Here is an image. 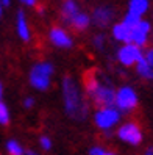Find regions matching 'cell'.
<instances>
[{"label":"cell","mask_w":153,"mask_h":155,"mask_svg":"<svg viewBox=\"0 0 153 155\" xmlns=\"http://www.w3.org/2000/svg\"><path fill=\"white\" fill-rule=\"evenodd\" d=\"M62 96H64V108L66 113L74 119L81 121L88 114V107L80 96L78 86L70 77H66L62 81Z\"/></svg>","instance_id":"6da1fadb"},{"label":"cell","mask_w":153,"mask_h":155,"mask_svg":"<svg viewBox=\"0 0 153 155\" xmlns=\"http://www.w3.org/2000/svg\"><path fill=\"white\" fill-rule=\"evenodd\" d=\"M53 72V66L49 63H39L30 72V83L41 91L47 89L50 85V75Z\"/></svg>","instance_id":"7a4b0ae2"},{"label":"cell","mask_w":153,"mask_h":155,"mask_svg":"<svg viewBox=\"0 0 153 155\" xmlns=\"http://www.w3.org/2000/svg\"><path fill=\"white\" fill-rule=\"evenodd\" d=\"M91 97L94 99V104L100 108H113L116 105V93L110 86L98 85Z\"/></svg>","instance_id":"3957f363"},{"label":"cell","mask_w":153,"mask_h":155,"mask_svg":"<svg viewBox=\"0 0 153 155\" xmlns=\"http://www.w3.org/2000/svg\"><path fill=\"white\" fill-rule=\"evenodd\" d=\"M119 119H120V113L114 110V108H102L95 114V124L103 130L111 129Z\"/></svg>","instance_id":"277c9868"},{"label":"cell","mask_w":153,"mask_h":155,"mask_svg":"<svg viewBox=\"0 0 153 155\" xmlns=\"http://www.w3.org/2000/svg\"><path fill=\"white\" fill-rule=\"evenodd\" d=\"M116 104L122 111H128L131 108L136 107L138 104V97L134 94V91L128 86H123L119 89V93L116 94Z\"/></svg>","instance_id":"5b68a950"},{"label":"cell","mask_w":153,"mask_h":155,"mask_svg":"<svg viewBox=\"0 0 153 155\" xmlns=\"http://www.w3.org/2000/svg\"><path fill=\"white\" fill-rule=\"evenodd\" d=\"M117 135H119V138L122 141L130 143L133 146H136V144H139L142 141V133L139 130V127L136 124H133V122L122 125L119 129V132H117Z\"/></svg>","instance_id":"8992f818"},{"label":"cell","mask_w":153,"mask_h":155,"mask_svg":"<svg viewBox=\"0 0 153 155\" xmlns=\"http://www.w3.org/2000/svg\"><path fill=\"white\" fill-rule=\"evenodd\" d=\"M141 58H142V52L139 49V45L136 44H127L119 50V60L125 66H130L134 61H139Z\"/></svg>","instance_id":"52a82bcc"},{"label":"cell","mask_w":153,"mask_h":155,"mask_svg":"<svg viewBox=\"0 0 153 155\" xmlns=\"http://www.w3.org/2000/svg\"><path fill=\"white\" fill-rule=\"evenodd\" d=\"M150 31V24L145 21H139L136 25L131 28V42L136 45H144L147 42V33Z\"/></svg>","instance_id":"ba28073f"},{"label":"cell","mask_w":153,"mask_h":155,"mask_svg":"<svg viewBox=\"0 0 153 155\" xmlns=\"http://www.w3.org/2000/svg\"><path fill=\"white\" fill-rule=\"evenodd\" d=\"M113 10L111 8H108V6H100V8H97V10L94 11L92 14V22L98 27H105L111 22L113 19Z\"/></svg>","instance_id":"9c48e42d"},{"label":"cell","mask_w":153,"mask_h":155,"mask_svg":"<svg viewBox=\"0 0 153 155\" xmlns=\"http://www.w3.org/2000/svg\"><path fill=\"white\" fill-rule=\"evenodd\" d=\"M50 39L58 47H70L72 45V39L69 38V35L61 28H53L50 31Z\"/></svg>","instance_id":"30bf717a"},{"label":"cell","mask_w":153,"mask_h":155,"mask_svg":"<svg viewBox=\"0 0 153 155\" xmlns=\"http://www.w3.org/2000/svg\"><path fill=\"white\" fill-rule=\"evenodd\" d=\"M113 35H114V38L119 39V41H125V42H128V44L131 42V28H130L128 25H125L123 22L114 25Z\"/></svg>","instance_id":"8fae6325"},{"label":"cell","mask_w":153,"mask_h":155,"mask_svg":"<svg viewBox=\"0 0 153 155\" xmlns=\"http://www.w3.org/2000/svg\"><path fill=\"white\" fill-rule=\"evenodd\" d=\"M17 33H19V36H21L24 41H28L30 39V31H28V25H27L24 11L17 13Z\"/></svg>","instance_id":"7c38bea8"},{"label":"cell","mask_w":153,"mask_h":155,"mask_svg":"<svg viewBox=\"0 0 153 155\" xmlns=\"http://www.w3.org/2000/svg\"><path fill=\"white\" fill-rule=\"evenodd\" d=\"M75 14H78L77 3L74 2V0H67V2H64V5H62V19L70 22L72 17H74Z\"/></svg>","instance_id":"4fadbf2b"},{"label":"cell","mask_w":153,"mask_h":155,"mask_svg":"<svg viewBox=\"0 0 153 155\" xmlns=\"http://www.w3.org/2000/svg\"><path fill=\"white\" fill-rule=\"evenodd\" d=\"M72 27H74L75 30H84L86 27L89 25V17L83 13H78L75 14L74 17H72V21H70Z\"/></svg>","instance_id":"5bb4252c"},{"label":"cell","mask_w":153,"mask_h":155,"mask_svg":"<svg viewBox=\"0 0 153 155\" xmlns=\"http://www.w3.org/2000/svg\"><path fill=\"white\" fill-rule=\"evenodd\" d=\"M148 8V2L147 0H131L130 2V13H134V14H144Z\"/></svg>","instance_id":"9a60e30c"},{"label":"cell","mask_w":153,"mask_h":155,"mask_svg":"<svg viewBox=\"0 0 153 155\" xmlns=\"http://www.w3.org/2000/svg\"><path fill=\"white\" fill-rule=\"evenodd\" d=\"M138 72L145 78H153V68L144 60V57L138 61Z\"/></svg>","instance_id":"2e32d148"},{"label":"cell","mask_w":153,"mask_h":155,"mask_svg":"<svg viewBox=\"0 0 153 155\" xmlns=\"http://www.w3.org/2000/svg\"><path fill=\"white\" fill-rule=\"evenodd\" d=\"M6 150H8V153H10V155H24V150L21 147V144L16 143V141H8Z\"/></svg>","instance_id":"e0dca14e"},{"label":"cell","mask_w":153,"mask_h":155,"mask_svg":"<svg viewBox=\"0 0 153 155\" xmlns=\"http://www.w3.org/2000/svg\"><path fill=\"white\" fill-rule=\"evenodd\" d=\"M10 122V113H8V108L6 105L0 100V124L2 125H6Z\"/></svg>","instance_id":"ac0fdd59"},{"label":"cell","mask_w":153,"mask_h":155,"mask_svg":"<svg viewBox=\"0 0 153 155\" xmlns=\"http://www.w3.org/2000/svg\"><path fill=\"white\" fill-rule=\"evenodd\" d=\"M139 21H141V16L134 14V13H128L127 16H125V21H123V24H125V25H128L130 28H133V27L136 25Z\"/></svg>","instance_id":"d6986e66"},{"label":"cell","mask_w":153,"mask_h":155,"mask_svg":"<svg viewBox=\"0 0 153 155\" xmlns=\"http://www.w3.org/2000/svg\"><path fill=\"white\" fill-rule=\"evenodd\" d=\"M39 143H41V146H42V149H46V150H49V149L52 147V143H50V140L47 138V136H41Z\"/></svg>","instance_id":"ffe728a7"},{"label":"cell","mask_w":153,"mask_h":155,"mask_svg":"<svg viewBox=\"0 0 153 155\" xmlns=\"http://www.w3.org/2000/svg\"><path fill=\"white\" fill-rule=\"evenodd\" d=\"M144 60H145V61L148 63V64H150V66L153 68V49L147 52V55H145V57H144Z\"/></svg>","instance_id":"44dd1931"},{"label":"cell","mask_w":153,"mask_h":155,"mask_svg":"<svg viewBox=\"0 0 153 155\" xmlns=\"http://www.w3.org/2000/svg\"><path fill=\"white\" fill-rule=\"evenodd\" d=\"M89 155H105V150L102 147H94V149H91Z\"/></svg>","instance_id":"7402d4cb"},{"label":"cell","mask_w":153,"mask_h":155,"mask_svg":"<svg viewBox=\"0 0 153 155\" xmlns=\"http://www.w3.org/2000/svg\"><path fill=\"white\" fill-rule=\"evenodd\" d=\"M103 39H105V38H103V36H100V35L95 36V41H94V42H95V45H97L98 49H102V47H103Z\"/></svg>","instance_id":"603a6c76"},{"label":"cell","mask_w":153,"mask_h":155,"mask_svg":"<svg viewBox=\"0 0 153 155\" xmlns=\"http://www.w3.org/2000/svg\"><path fill=\"white\" fill-rule=\"evenodd\" d=\"M33 104H34V100H33L31 97H28V99H25V102H24L25 108H31V107H33Z\"/></svg>","instance_id":"cb8c5ba5"},{"label":"cell","mask_w":153,"mask_h":155,"mask_svg":"<svg viewBox=\"0 0 153 155\" xmlns=\"http://www.w3.org/2000/svg\"><path fill=\"white\" fill-rule=\"evenodd\" d=\"M24 3H27V5H34V3H36V0H25Z\"/></svg>","instance_id":"d4e9b609"},{"label":"cell","mask_w":153,"mask_h":155,"mask_svg":"<svg viewBox=\"0 0 153 155\" xmlns=\"http://www.w3.org/2000/svg\"><path fill=\"white\" fill-rule=\"evenodd\" d=\"M0 2H2L3 6H8V5H10V0H0Z\"/></svg>","instance_id":"484cf974"},{"label":"cell","mask_w":153,"mask_h":155,"mask_svg":"<svg viewBox=\"0 0 153 155\" xmlns=\"http://www.w3.org/2000/svg\"><path fill=\"white\" fill-rule=\"evenodd\" d=\"M145 155H153V147H148L147 152H145Z\"/></svg>","instance_id":"4316f807"},{"label":"cell","mask_w":153,"mask_h":155,"mask_svg":"<svg viewBox=\"0 0 153 155\" xmlns=\"http://www.w3.org/2000/svg\"><path fill=\"white\" fill-rule=\"evenodd\" d=\"M27 155H38V153L33 152V150H27Z\"/></svg>","instance_id":"83f0119b"},{"label":"cell","mask_w":153,"mask_h":155,"mask_svg":"<svg viewBox=\"0 0 153 155\" xmlns=\"http://www.w3.org/2000/svg\"><path fill=\"white\" fill-rule=\"evenodd\" d=\"M2 94H3V86H2V83H0V97H2Z\"/></svg>","instance_id":"f1b7e54d"},{"label":"cell","mask_w":153,"mask_h":155,"mask_svg":"<svg viewBox=\"0 0 153 155\" xmlns=\"http://www.w3.org/2000/svg\"><path fill=\"white\" fill-rule=\"evenodd\" d=\"M0 14H2V2H0Z\"/></svg>","instance_id":"f546056e"},{"label":"cell","mask_w":153,"mask_h":155,"mask_svg":"<svg viewBox=\"0 0 153 155\" xmlns=\"http://www.w3.org/2000/svg\"><path fill=\"white\" fill-rule=\"evenodd\" d=\"M105 155H114V153H110V152H105Z\"/></svg>","instance_id":"4dcf8cb0"},{"label":"cell","mask_w":153,"mask_h":155,"mask_svg":"<svg viewBox=\"0 0 153 155\" xmlns=\"http://www.w3.org/2000/svg\"><path fill=\"white\" fill-rule=\"evenodd\" d=\"M21 2H25V0H21Z\"/></svg>","instance_id":"1f68e13d"}]
</instances>
